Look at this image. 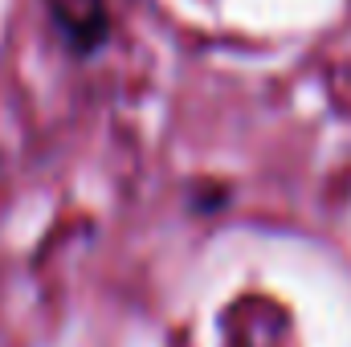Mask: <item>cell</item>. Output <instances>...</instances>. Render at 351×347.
Segmentation results:
<instances>
[{
	"instance_id": "obj_1",
	"label": "cell",
	"mask_w": 351,
	"mask_h": 347,
	"mask_svg": "<svg viewBox=\"0 0 351 347\" xmlns=\"http://www.w3.org/2000/svg\"><path fill=\"white\" fill-rule=\"evenodd\" d=\"M45 4H49L53 25L62 29V37L74 49L86 53L106 37V8H102V0H45Z\"/></svg>"
}]
</instances>
